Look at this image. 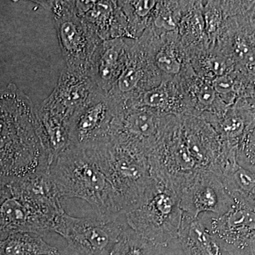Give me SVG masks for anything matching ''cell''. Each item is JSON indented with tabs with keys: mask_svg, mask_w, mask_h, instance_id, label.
Returning a JSON list of instances; mask_svg holds the SVG:
<instances>
[{
	"mask_svg": "<svg viewBox=\"0 0 255 255\" xmlns=\"http://www.w3.org/2000/svg\"><path fill=\"white\" fill-rule=\"evenodd\" d=\"M178 36L187 50L210 46L202 12V1H194L177 28Z\"/></svg>",
	"mask_w": 255,
	"mask_h": 255,
	"instance_id": "obj_22",
	"label": "cell"
},
{
	"mask_svg": "<svg viewBox=\"0 0 255 255\" xmlns=\"http://www.w3.org/2000/svg\"><path fill=\"white\" fill-rule=\"evenodd\" d=\"M97 89L95 82L88 75L65 68L55 90L43 100L37 110L70 126L75 114L85 105Z\"/></svg>",
	"mask_w": 255,
	"mask_h": 255,
	"instance_id": "obj_13",
	"label": "cell"
},
{
	"mask_svg": "<svg viewBox=\"0 0 255 255\" xmlns=\"http://www.w3.org/2000/svg\"><path fill=\"white\" fill-rule=\"evenodd\" d=\"M127 65L110 92L121 105L132 102L142 93L157 87L163 80L154 65L150 43L145 35L137 39L128 38Z\"/></svg>",
	"mask_w": 255,
	"mask_h": 255,
	"instance_id": "obj_11",
	"label": "cell"
},
{
	"mask_svg": "<svg viewBox=\"0 0 255 255\" xmlns=\"http://www.w3.org/2000/svg\"><path fill=\"white\" fill-rule=\"evenodd\" d=\"M49 172L24 177L0 175V241L18 233L53 231L63 211Z\"/></svg>",
	"mask_w": 255,
	"mask_h": 255,
	"instance_id": "obj_2",
	"label": "cell"
},
{
	"mask_svg": "<svg viewBox=\"0 0 255 255\" xmlns=\"http://www.w3.org/2000/svg\"><path fill=\"white\" fill-rule=\"evenodd\" d=\"M50 164L39 133L37 109L14 84L0 89V175L49 172Z\"/></svg>",
	"mask_w": 255,
	"mask_h": 255,
	"instance_id": "obj_1",
	"label": "cell"
},
{
	"mask_svg": "<svg viewBox=\"0 0 255 255\" xmlns=\"http://www.w3.org/2000/svg\"><path fill=\"white\" fill-rule=\"evenodd\" d=\"M128 51V38L102 42L89 75L100 90L112 91L127 65Z\"/></svg>",
	"mask_w": 255,
	"mask_h": 255,
	"instance_id": "obj_15",
	"label": "cell"
},
{
	"mask_svg": "<svg viewBox=\"0 0 255 255\" xmlns=\"http://www.w3.org/2000/svg\"><path fill=\"white\" fill-rule=\"evenodd\" d=\"M77 13L102 41L133 39L119 1H74Z\"/></svg>",
	"mask_w": 255,
	"mask_h": 255,
	"instance_id": "obj_14",
	"label": "cell"
},
{
	"mask_svg": "<svg viewBox=\"0 0 255 255\" xmlns=\"http://www.w3.org/2000/svg\"><path fill=\"white\" fill-rule=\"evenodd\" d=\"M233 199L232 207L225 214L199 218L226 254L255 255V208Z\"/></svg>",
	"mask_w": 255,
	"mask_h": 255,
	"instance_id": "obj_9",
	"label": "cell"
},
{
	"mask_svg": "<svg viewBox=\"0 0 255 255\" xmlns=\"http://www.w3.org/2000/svg\"><path fill=\"white\" fill-rule=\"evenodd\" d=\"M128 226L126 216L115 221L76 218L64 211L55 219L53 231L82 255H110L121 235Z\"/></svg>",
	"mask_w": 255,
	"mask_h": 255,
	"instance_id": "obj_7",
	"label": "cell"
},
{
	"mask_svg": "<svg viewBox=\"0 0 255 255\" xmlns=\"http://www.w3.org/2000/svg\"><path fill=\"white\" fill-rule=\"evenodd\" d=\"M221 177L233 198L255 208V172L236 162L225 169Z\"/></svg>",
	"mask_w": 255,
	"mask_h": 255,
	"instance_id": "obj_23",
	"label": "cell"
},
{
	"mask_svg": "<svg viewBox=\"0 0 255 255\" xmlns=\"http://www.w3.org/2000/svg\"><path fill=\"white\" fill-rule=\"evenodd\" d=\"M187 53L191 67L196 75L208 81L213 82L236 70L232 60L216 47H199L187 50Z\"/></svg>",
	"mask_w": 255,
	"mask_h": 255,
	"instance_id": "obj_19",
	"label": "cell"
},
{
	"mask_svg": "<svg viewBox=\"0 0 255 255\" xmlns=\"http://www.w3.org/2000/svg\"><path fill=\"white\" fill-rule=\"evenodd\" d=\"M42 2L51 12L66 68L89 76L103 41L79 16L74 1Z\"/></svg>",
	"mask_w": 255,
	"mask_h": 255,
	"instance_id": "obj_6",
	"label": "cell"
},
{
	"mask_svg": "<svg viewBox=\"0 0 255 255\" xmlns=\"http://www.w3.org/2000/svg\"><path fill=\"white\" fill-rule=\"evenodd\" d=\"M137 206L126 214L128 226L142 238L159 248L178 241L183 211L177 191L155 174Z\"/></svg>",
	"mask_w": 255,
	"mask_h": 255,
	"instance_id": "obj_4",
	"label": "cell"
},
{
	"mask_svg": "<svg viewBox=\"0 0 255 255\" xmlns=\"http://www.w3.org/2000/svg\"><path fill=\"white\" fill-rule=\"evenodd\" d=\"M50 175L61 200L87 201L104 221L126 216L120 197L88 149L68 146L52 162Z\"/></svg>",
	"mask_w": 255,
	"mask_h": 255,
	"instance_id": "obj_3",
	"label": "cell"
},
{
	"mask_svg": "<svg viewBox=\"0 0 255 255\" xmlns=\"http://www.w3.org/2000/svg\"><path fill=\"white\" fill-rule=\"evenodd\" d=\"M239 165L255 173V123L248 128L236 149Z\"/></svg>",
	"mask_w": 255,
	"mask_h": 255,
	"instance_id": "obj_26",
	"label": "cell"
},
{
	"mask_svg": "<svg viewBox=\"0 0 255 255\" xmlns=\"http://www.w3.org/2000/svg\"><path fill=\"white\" fill-rule=\"evenodd\" d=\"M122 107L110 93L97 87L72 119L69 146L87 148L105 141Z\"/></svg>",
	"mask_w": 255,
	"mask_h": 255,
	"instance_id": "obj_10",
	"label": "cell"
},
{
	"mask_svg": "<svg viewBox=\"0 0 255 255\" xmlns=\"http://www.w3.org/2000/svg\"><path fill=\"white\" fill-rule=\"evenodd\" d=\"M183 213L194 219L201 214L222 215L232 207L234 199L219 175L200 171L178 191Z\"/></svg>",
	"mask_w": 255,
	"mask_h": 255,
	"instance_id": "obj_12",
	"label": "cell"
},
{
	"mask_svg": "<svg viewBox=\"0 0 255 255\" xmlns=\"http://www.w3.org/2000/svg\"><path fill=\"white\" fill-rule=\"evenodd\" d=\"M164 249L142 238L128 226L121 235L110 255H160Z\"/></svg>",
	"mask_w": 255,
	"mask_h": 255,
	"instance_id": "obj_25",
	"label": "cell"
},
{
	"mask_svg": "<svg viewBox=\"0 0 255 255\" xmlns=\"http://www.w3.org/2000/svg\"><path fill=\"white\" fill-rule=\"evenodd\" d=\"M117 191L125 214L140 203L150 186V158L138 151L117 143L110 137L87 147Z\"/></svg>",
	"mask_w": 255,
	"mask_h": 255,
	"instance_id": "obj_5",
	"label": "cell"
},
{
	"mask_svg": "<svg viewBox=\"0 0 255 255\" xmlns=\"http://www.w3.org/2000/svg\"><path fill=\"white\" fill-rule=\"evenodd\" d=\"M0 255H60V253L43 241L41 235L18 233L0 241Z\"/></svg>",
	"mask_w": 255,
	"mask_h": 255,
	"instance_id": "obj_20",
	"label": "cell"
},
{
	"mask_svg": "<svg viewBox=\"0 0 255 255\" xmlns=\"http://www.w3.org/2000/svg\"><path fill=\"white\" fill-rule=\"evenodd\" d=\"M133 39L142 36L152 20L157 1H119Z\"/></svg>",
	"mask_w": 255,
	"mask_h": 255,
	"instance_id": "obj_24",
	"label": "cell"
},
{
	"mask_svg": "<svg viewBox=\"0 0 255 255\" xmlns=\"http://www.w3.org/2000/svg\"><path fill=\"white\" fill-rule=\"evenodd\" d=\"M178 241L184 255H223L222 251L200 218L183 214Z\"/></svg>",
	"mask_w": 255,
	"mask_h": 255,
	"instance_id": "obj_18",
	"label": "cell"
},
{
	"mask_svg": "<svg viewBox=\"0 0 255 255\" xmlns=\"http://www.w3.org/2000/svg\"><path fill=\"white\" fill-rule=\"evenodd\" d=\"M193 2L194 1H157L147 29L157 36L177 31L181 20Z\"/></svg>",
	"mask_w": 255,
	"mask_h": 255,
	"instance_id": "obj_21",
	"label": "cell"
},
{
	"mask_svg": "<svg viewBox=\"0 0 255 255\" xmlns=\"http://www.w3.org/2000/svg\"><path fill=\"white\" fill-rule=\"evenodd\" d=\"M130 105L146 107L161 115H191L179 79H164L157 87L143 92L122 107Z\"/></svg>",
	"mask_w": 255,
	"mask_h": 255,
	"instance_id": "obj_17",
	"label": "cell"
},
{
	"mask_svg": "<svg viewBox=\"0 0 255 255\" xmlns=\"http://www.w3.org/2000/svg\"><path fill=\"white\" fill-rule=\"evenodd\" d=\"M174 117L140 106H124L112 124L109 137L150 158Z\"/></svg>",
	"mask_w": 255,
	"mask_h": 255,
	"instance_id": "obj_8",
	"label": "cell"
},
{
	"mask_svg": "<svg viewBox=\"0 0 255 255\" xmlns=\"http://www.w3.org/2000/svg\"><path fill=\"white\" fill-rule=\"evenodd\" d=\"M143 33L150 43L154 65L163 80L179 79L191 64L177 31L157 36L147 28Z\"/></svg>",
	"mask_w": 255,
	"mask_h": 255,
	"instance_id": "obj_16",
	"label": "cell"
}]
</instances>
